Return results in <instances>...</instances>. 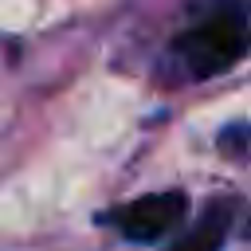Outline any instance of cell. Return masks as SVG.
Returning <instances> with one entry per match:
<instances>
[{"label":"cell","instance_id":"3","mask_svg":"<svg viewBox=\"0 0 251 251\" xmlns=\"http://www.w3.org/2000/svg\"><path fill=\"white\" fill-rule=\"evenodd\" d=\"M235 212H239L235 200H212V204L196 216V224H192L169 251H220L224 239H227V231H231Z\"/></svg>","mask_w":251,"mask_h":251},{"label":"cell","instance_id":"2","mask_svg":"<svg viewBox=\"0 0 251 251\" xmlns=\"http://www.w3.org/2000/svg\"><path fill=\"white\" fill-rule=\"evenodd\" d=\"M184 212H188L184 192L165 188V192L137 196V200H129L126 208L110 212V224H114L126 239H133V243H157L161 235H169V231L184 220Z\"/></svg>","mask_w":251,"mask_h":251},{"label":"cell","instance_id":"1","mask_svg":"<svg viewBox=\"0 0 251 251\" xmlns=\"http://www.w3.org/2000/svg\"><path fill=\"white\" fill-rule=\"evenodd\" d=\"M247 55L243 4H220L173 39V63L184 78H212Z\"/></svg>","mask_w":251,"mask_h":251},{"label":"cell","instance_id":"4","mask_svg":"<svg viewBox=\"0 0 251 251\" xmlns=\"http://www.w3.org/2000/svg\"><path fill=\"white\" fill-rule=\"evenodd\" d=\"M243 141H247V126H243V122H235V126H231V129H227V133L220 137V145H227L235 161L243 157Z\"/></svg>","mask_w":251,"mask_h":251}]
</instances>
